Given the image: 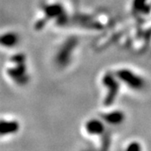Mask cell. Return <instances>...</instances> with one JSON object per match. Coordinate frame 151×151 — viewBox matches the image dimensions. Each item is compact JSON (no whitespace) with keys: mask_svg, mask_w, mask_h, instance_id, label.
<instances>
[{"mask_svg":"<svg viewBox=\"0 0 151 151\" xmlns=\"http://www.w3.org/2000/svg\"><path fill=\"white\" fill-rule=\"evenodd\" d=\"M85 128L86 132L92 135L102 134L105 131L104 124L102 121L98 119H90L86 123Z\"/></svg>","mask_w":151,"mask_h":151,"instance_id":"obj_5","label":"cell"},{"mask_svg":"<svg viewBox=\"0 0 151 151\" xmlns=\"http://www.w3.org/2000/svg\"><path fill=\"white\" fill-rule=\"evenodd\" d=\"M103 119L108 124H111V125H119L124 122L125 116L123 112H121L119 110H116V111H113L111 113L104 114Z\"/></svg>","mask_w":151,"mask_h":151,"instance_id":"obj_8","label":"cell"},{"mask_svg":"<svg viewBox=\"0 0 151 151\" xmlns=\"http://www.w3.org/2000/svg\"><path fill=\"white\" fill-rule=\"evenodd\" d=\"M19 129V124L15 120H2L0 133L2 136L15 134Z\"/></svg>","mask_w":151,"mask_h":151,"instance_id":"obj_6","label":"cell"},{"mask_svg":"<svg viewBox=\"0 0 151 151\" xmlns=\"http://www.w3.org/2000/svg\"><path fill=\"white\" fill-rule=\"evenodd\" d=\"M45 23H46V20H45V19H40V20H39V21L36 23L35 28H36V29H42V28L45 26Z\"/></svg>","mask_w":151,"mask_h":151,"instance_id":"obj_13","label":"cell"},{"mask_svg":"<svg viewBox=\"0 0 151 151\" xmlns=\"http://www.w3.org/2000/svg\"><path fill=\"white\" fill-rule=\"evenodd\" d=\"M77 45V40L76 38H70L65 41L64 45L60 49L59 52L56 55V61L58 65L64 66L70 60V55L72 53V50H74Z\"/></svg>","mask_w":151,"mask_h":151,"instance_id":"obj_3","label":"cell"},{"mask_svg":"<svg viewBox=\"0 0 151 151\" xmlns=\"http://www.w3.org/2000/svg\"><path fill=\"white\" fill-rule=\"evenodd\" d=\"M8 74L17 83L24 84L27 81L28 76H26V66L24 63L16 64V66L9 68Z\"/></svg>","mask_w":151,"mask_h":151,"instance_id":"obj_4","label":"cell"},{"mask_svg":"<svg viewBox=\"0 0 151 151\" xmlns=\"http://www.w3.org/2000/svg\"><path fill=\"white\" fill-rule=\"evenodd\" d=\"M146 1L147 0H134V9L135 10L140 11L143 13H149L150 8L149 6L146 5Z\"/></svg>","mask_w":151,"mask_h":151,"instance_id":"obj_10","label":"cell"},{"mask_svg":"<svg viewBox=\"0 0 151 151\" xmlns=\"http://www.w3.org/2000/svg\"><path fill=\"white\" fill-rule=\"evenodd\" d=\"M45 14L47 18H57L59 19L60 21H62L63 19V8L60 4H50L47 5L45 8Z\"/></svg>","mask_w":151,"mask_h":151,"instance_id":"obj_7","label":"cell"},{"mask_svg":"<svg viewBox=\"0 0 151 151\" xmlns=\"http://www.w3.org/2000/svg\"><path fill=\"white\" fill-rule=\"evenodd\" d=\"M126 150H130V151L140 150L141 146L138 142H132V143H130L129 145V146L127 147V149H126Z\"/></svg>","mask_w":151,"mask_h":151,"instance_id":"obj_12","label":"cell"},{"mask_svg":"<svg viewBox=\"0 0 151 151\" xmlns=\"http://www.w3.org/2000/svg\"><path fill=\"white\" fill-rule=\"evenodd\" d=\"M119 80L117 76L112 73H106L103 78V83L107 88L108 92L104 100L105 106H111L116 100V97L119 94Z\"/></svg>","mask_w":151,"mask_h":151,"instance_id":"obj_1","label":"cell"},{"mask_svg":"<svg viewBox=\"0 0 151 151\" xmlns=\"http://www.w3.org/2000/svg\"><path fill=\"white\" fill-rule=\"evenodd\" d=\"M116 76L119 81L125 83L127 86L134 90H141L145 85V80L142 77L128 69H121L118 70Z\"/></svg>","mask_w":151,"mask_h":151,"instance_id":"obj_2","label":"cell"},{"mask_svg":"<svg viewBox=\"0 0 151 151\" xmlns=\"http://www.w3.org/2000/svg\"><path fill=\"white\" fill-rule=\"evenodd\" d=\"M19 41V37L15 33L8 32L4 34L1 37V44L8 48L15 46Z\"/></svg>","mask_w":151,"mask_h":151,"instance_id":"obj_9","label":"cell"},{"mask_svg":"<svg viewBox=\"0 0 151 151\" xmlns=\"http://www.w3.org/2000/svg\"><path fill=\"white\" fill-rule=\"evenodd\" d=\"M11 61L14 62V64H21V63H24L25 62V56L24 55L19 53V54L14 55L12 56L11 58Z\"/></svg>","mask_w":151,"mask_h":151,"instance_id":"obj_11","label":"cell"}]
</instances>
